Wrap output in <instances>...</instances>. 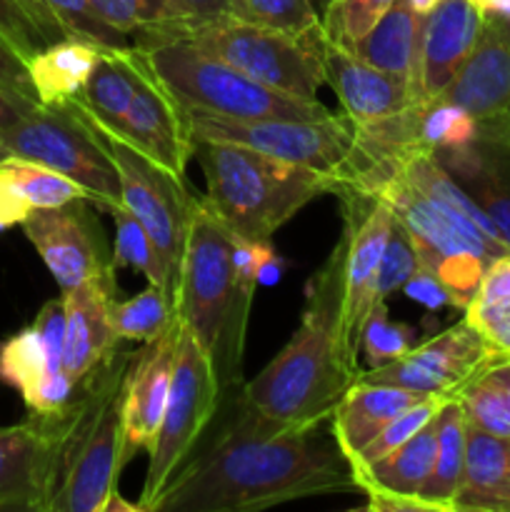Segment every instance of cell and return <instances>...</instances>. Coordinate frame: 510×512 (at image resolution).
Wrapping results in <instances>:
<instances>
[{
  "label": "cell",
  "mask_w": 510,
  "mask_h": 512,
  "mask_svg": "<svg viewBox=\"0 0 510 512\" xmlns=\"http://www.w3.org/2000/svg\"><path fill=\"white\" fill-rule=\"evenodd\" d=\"M33 205L5 180H0V233L13 225H23V220L33 213Z\"/></svg>",
  "instance_id": "ee69618b"
},
{
  "label": "cell",
  "mask_w": 510,
  "mask_h": 512,
  "mask_svg": "<svg viewBox=\"0 0 510 512\" xmlns=\"http://www.w3.org/2000/svg\"><path fill=\"white\" fill-rule=\"evenodd\" d=\"M490 373H493V378L498 380L500 385H503L505 395H508V403H510V358L508 360H500V363H495L493 368H490Z\"/></svg>",
  "instance_id": "f907efd6"
},
{
  "label": "cell",
  "mask_w": 510,
  "mask_h": 512,
  "mask_svg": "<svg viewBox=\"0 0 510 512\" xmlns=\"http://www.w3.org/2000/svg\"><path fill=\"white\" fill-rule=\"evenodd\" d=\"M505 310H510V253L500 255L488 265L473 300L463 310V318L480 330L485 323L503 315Z\"/></svg>",
  "instance_id": "f35d334b"
},
{
  "label": "cell",
  "mask_w": 510,
  "mask_h": 512,
  "mask_svg": "<svg viewBox=\"0 0 510 512\" xmlns=\"http://www.w3.org/2000/svg\"><path fill=\"white\" fill-rule=\"evenodd\" d=\"M425 395L413 390L398 388V385L385 383H365L355 380L353 388L345 393L330 418L335 443L340 445L348 463L353 465L365 448L415 403H420Z\"/></svg>",
  "instance_id": "7402d4cb"
},
{
  "label": "cell",
  "mask_w": 510,
  "mask_h": 512,
  "mask_svg": "<svg viewBox=\"0 0 510 512\" xmlns=\"http://www.w3.org/2000/svg\"><path fill=\"white\" fill-rule=\"evenodd\" d=\"M185 40L218 55L258 83L295 98L318 100V90L325 85V35L320 25L305 35H290L225 15L198 23Z\"/></svg>",
  "instance_id": "52a82bcc"
},
{
  "label": "cell",
  "mask_w": 510,
  "mask_h": 512,
  "mask_svg": "<svg viewBox=\"0 0 510 512\" xmlns=\"http://www.w3.org/2000/svg\"><path fill=\"white\" fill-rule=\"evenodd\" d=\"M220 408V383L203 345L180 323L178 348H175L173 383L158 438L150 448L148 473H145L140 512H153L160 495L168 488L180 465L188 460L205 428Z\"/></svg>",
  "instance_id": "9c48e42d"
},
{
  "label": "cell",
  "mask_w": 510,
  "mask_h": 512,
  "mask_svg": "<svg viewBox=\"0 0 510 512\" xmlns=\"http://www.w3.org/2000/svg\"><path fill=\"white\" fill-rule=\"evenodd\" d=\"M55 415H35L0 428V510L48 512Z\"/></svg>",
  "instance_id": "e0dca14e"
},
{
  "label": "cell",
  "mask_w": 510,
  "mask_h": 512,
  "mask_svg": "<svg viewBox=\"0 0 510 512\" xmlns=\"http://www.w3.org/2000/svg\"><path fill=\"white\" fill-rule=\"evenodd\" d=\"M50 10L55 13L58 23L63 25L65 38H78L90 45L105 50H128L135 48V40L120 30L110 28L108 23L95 15L88 0H48Z\"/></svg>",
  "instance_id": "8d00e7d4"
},
{
  "label": "cell",
  "mask_w": 510,
  "mask_h": 512,
  "mask_svg": "<svg viewBox=\"0 0 510 512\" xmlns=\"http://www.w3.org/2000/svg\"><path fill=\"white\" fill-rule=\"evenodd\" d=\"M453 512H510V440L465 420V470Z\"/></svg>",
  "instance_id": "603a6c76"
},
{
  "label": "cell",
  "mask_w": 510,
  "mask_h": 512,
  "mask_svg": "<svg viewBox=\"0 0 510 512\" xmlns=\"http://www.w3.org/2000/svg\"><path fill=\"white\" fill-rule=\"evenodd\" d=\"M323 65L325 83L335 90L343 113L355 125L380 123L425 100L410 80L385 73L330 40L323 45Z\"/></svg>",
  "instance_id": "d6986e66"
},
{
  "label": "cell",
  "mask_w": 510,
  "mask_h": 512,
  "mask_svg": "<svg viewBox=\"0 0 510 512\" xmlns=\"http://www.w3.org/2000/svg\"><path fill=\"white\" fill-rule=\"evenodd\" d=\"M38 105L40 103H35V100L0 88V133H5V130H10L13 125H18L20 120H23L25 115L33 113Z\"/></svg>",
  "instance_id": "bcb514c9"
},
{
  "label": "cell",
  "mask_w": 510,
  "mask_h": 512,
  "mask_svg": "<svg viewBox=\"0 0 510 512\" xmlns=\"http://www.w3.org/2000/svg\"><path fill=\"white\" fill-rule=\"evenodd\" d=\"M0 380L23 395V403L35 415H55L73 400L78 385L55 370L38 328L18 330L0 343Z\"/></svg>",
  "instance_id": "44dd1931"
},
{
  "label": "cell",
  "mask_w": 510,
  "mask_h": 512,
  "mask_svg": "<svg viewBox=\"0 0 510 512\" xmlns=\"http://www.w3.org/2000/svg\"><path fill=\"white\" fill-rule=\"evenodd\" d=\"M103 23L130 35L135 45L185 38L203 20L183 0H88Z\"/></svg>",
  "instance_id": "484cf974"
},
{
  "label": "cell",
  "mask_w": 510,
  "mask_h": 512,
  "mask_svg": "<svg viewBox=\"0 0 510 512\" xmlns=\"http://www.w3.org/2000/svg\"><path fill=\"white\" fill-rule=\"evenodd\" d=\"M418 138L430 153L465 148L478 140V120L450 100H428L420 113Z\"/></svg>",
  "instance_id": "d6a6232c"
},
{
  "label": "cell",
  "mask_w": 510,
  "mask_h": 512,
  "mask_svg": "<svg viewBox=\"0 0 510 512\" xmlns=\"http://www.w3.org/2000/svg\"><path fill=\"white\" fill-rule=\"evenodd\" d=\"M0 88L10 90V93H18L23 98H30L38 103L35 98L33 80H30L28 70V58L0 33Z\"/></svg>",
  "instance_id": "b9f144b4"
},
{
  "label": "cell",
  "mask_w": 510,
  "mask_h": 512,
  "mask_svg": "<svg viewBox=\"0 0 510 512\" xmlns=\"http://www.w3.org/2000/svg\"><path fill=\"white\" fill-rule=\"evenodd\" d=\"M145 68L148 63L138 48L100 50L83 90L68 103H73L90 123L108 130L115 128L128 113L143 83Z\"/></svg>",
  "instance_id": "cb8c5ba5"
},
{
  "label": "cell",
  "mask_w": 510,
  "mask_h": 512,
  "mask_svg": "<svg viewBox=\"0 0 510 512\" xmlns=\"http://www.w3.org/2000/svg\"><path fill=\"white\" fill-rule=\"evenodd\" d=\"M355 490L333 433L270 430L230 390L153 512H250Z\"/></svg>",
  "instance_id": "6da1fadb"
},
{
  "label": "cell",
  "mask_w": 510,
  "mask_h": 512,
  "mask_svg": "<svg viewBox=\"0 0 510 512\" xmlns=\"http://www.w3.org/2000/svg\"><path fill=\"white\" fill-rule=\"evenodd\" d=\"M65 353L63 370L75 385L100 368L120 345L113 323L115 273L63 290Z\"/></svg>",
  "instance_id": "ac0fdd59"
},
{
  "label": "cell",
  "mask_w": 510,
  "mask_h": 512,
  "mask_svg": "<svg viewBox=\"0 0 510 512\" xmlns=\"http://www.w3.org/2000/svg\"><path fill=\"white\" fill-rule=\"evenodd\" d=\"M110 218L115 220V248L113 263L118 268H135L148 278V283L160 285V288L175 290V275L168 268L160 250L155 248L150 235L145 233L143 225L125 210V205L110 210Z\"/></svg>",
  "instance_id": "4dcf8cb0"
},
{
  "label": "cell",
  "mask_w": 510,
  "mask_h": 512,
  "mask_svg": "<svg viewBox=\"0 0 510 512\" xmlns=\"http://www.w3.org/2000/svg\"><path fill=\"white\" fill-rule=\"evenodd\" d=\"M445 400L448 398H423L420 403H415L413 408H408L405 413H400L398 418H395L393 423H390L388 428H385L383 433H380L378 438H375L373 443L363 450V453H360V458L350 465V468H353V473L355 470L365 468V465L378 463L380 458H385V455H390L393 450H398L403 443H408L415 433H420V430H423L425 425H428L430 420L438 415V410L443 408Z\"/></svg>",
  "instance_id": "74e56055"
},
{
  "label": "cell",
  "mask_w": 510,
  "mask_h": 512,
  "mask_svg": "<svg viewBox=\"0 0 510 512\" xmlns=\"http://www.w3.org/2000/svg\"><path fill=\"white\" fill-rule=\"evenodd\" d=\"M110 133L120 135L125 143H130L140 153L148 155L150 160L170 170L175 178L185 180V170L193 158L195 143L190 115L178 103V98L170 93L168 85L153 73L150 65L145 68L143 83H140L128 113L115 128H110Z\"/></svg>",
  "instance_id": "2e32d148"
},
{
  "label": "cell",
  "mask_w": 510,
  "mask_h": 512,
  "mask_svg": "<svg viewBox=\"0 0 510 512\" xmlns=\"http://www.w3.org/2000/svg\"><path fill=\"white\" fill-rule=\"evenodd\" d=\"M455 398L463 405L465 420L483 433L510 440V403L503 385L493 378L490 370L470 380Z\"/></svg>",
  "instance_id": "836d02e7"
},
{
  "label": "cell",
  "mask_w": 510,
  "mask_h": 512,
  "mask_svg": "<svg viewBox=\"0 0 510 512\" xmlns=\"http://www.w3.org/2000/svg\"><path fill=\"white\" fill-rule=\"evenodd\" d=\"M90 205L88 198H75L58 208L33 210L23 220L25 238L38 250L60 290L115 273L113 248Z\"/></svg>",
  "instance_id": "4fadbf2b"
},
{
  "label": "cell",
  "mask_w": 510,
  "mask_h": 512,
  "mask_svg": "<svg viewBox=\"0 0 510 512\" xmlns=\"http://www.w3.org/2000/svg\"><path fill=\"white\" fill-rule=\"evenodd\" d=\"M473 3L485 18L510 20V0H473Z\"/></svg>",
  "instance_id": "681fc988"
},
{
  "label": "cell",
  "mask_w": 510,
  "mask_h": 512,
  "mask_svg": "<svg viewBox=\"0 0 510 512\" xmlns=\"http://www.w3.org/2000/svg\"><path fill=\"white\" fill-rule=\"evenodd\" d=\"M328 3H330V0H315V8H318L320 13H323V10H325V5H328Z\"/></svg>",
  "instance_id": "f5cc1de1"
},
{
  "label": "cell",
  "mask_w": 510,
  "mask_h": 512,
  "mask_svg": "<svg viewBox=\"0 0 510 512\" xmlns=\"http://www.w3.org/2000/svg\"><path fill=\"white\" fill-rule=\"evenodd\" d=\"M418 270H420L418 250H415L413 240L408 238V233L395 223L388 245H385L383 258H380L378 283H375L378 300H388L390 295L403 290V285L408 283Z\"/></svg>",
  "instance_id": "ab89813d"
},
{
  "label": "cell",
  "mask_w": 510,
  "mask_h": 512,
  "mask_svg": "<svg viewBox=\"0 0 510 512\" xmlns=\"http://www.w3.org/2000/svg\"><path fill=\"white\" fill-rule=\"evenodd\" d=\"M100 50L105 48L78 38H63L30 55L28 70L38 103L53 108L73 100L83 90Z\"/></svg>",
  "instance_id": "4316f807"
},
{
  "label": "cell",
  "mask_w": 510,
  "mask_h": 512,
  "mask_svg": "<svg viewBox=\"0 0 510 512\" xmlns=\"http://www.w3.org/2000/svg\"><path fill=\"white\" fill-rule=\"evenodd\" d=\"M495 363H500V358L488 340L463 318L443 333L415 345L400 360L360 370L358 380L398 385L425 398H455L470 380L493 368Z\"/></svg>",
  "instance_id": "7c38bea8"
},
{
  "label": "cell",
  "mask_w": 510,
  "mask_h": 512,
  "mask_svg": "<svg viewBox=\"0 0 510 512\" xmlns=\"http://www.w3.org/2000/svg\"><path fill=\"white\" fill-rule=\"evenodd\" d=\"M93 130L103 140L105 150H108L110 160H113L115 170H118L120 203L143 225L145 233L150 235L153 245L160 250V255H163L168 268L173 270L175 280H178L185 235H188L190 210H193L195 203V198L185 188V180L175 178L163 165H158L148 155L140 153L138 148L125 143L120 135L98 128V125H93Z\"/></svg>",
  "instance_id": "8fae6325"
},
{
  "label": "cell",
  "mask_w": 510,
  "mask_h": 512,
  "mask_svg": "<svg viewBox=\"0 0 510 512\" xmlns=\"http://www.w3.org/2000/svg\"><path fill=\"white\" fill-rule=\"evenodd\" d=\"M345 233L308 280L300 323L288 345L238 388L245 408L270 430H315L330 423L355 385L360 360L343 340Z\"/></svg>",
  "instance_id": "7a4b0ae2"
},
{
  "label": "cell",
  "mask_w": 510,
  "mask_h": 512,
  "mask_svg": "<svg viewBox=\"0 0 510 512\" xmlns=\"http://www.w3.org/2000/svg\"><path fill=\"white\" fill-rule=\"evenodd\" d=\"M403 293L408 295V298L423 303L425 308H443V305H453L455 308V300L453 295H450V290L445 288L430 270H425L423 265H420L418 273L403 285Z\"/></svg>",
  "instance_id": "7bdbcfd3"
},
{
  "label": "cell",
  "mask_w": 510,
  "mask_h": 512,
  "mask_svg": "<svg viewBox=\"0 0 510 512\" xmlns=\"http://www.w3.org/2000/svg\"><path fill=\"white\" fill-rule=\"evenodd\" d=\"M0 33H3L25 58H30V55L38 53L40 48L50 45L18 0H0Z\"/></svg>",
  "instance_id": "60d3db41"
},
{
  "label": "cell",
  "mask_w": 510,
  "mask_h": 512,
  "mask_svg": "<svg viewBox=\"0 0 510 512\" xmlns=\"http://www.w3.org/2000/svg\"><path fill=\"white\" fill-rule=\"evenodd\" d=\"M465 470V413L458 398H448L438 413V453L418 498L430 512H453Z\"/></svg>",
  "instance_id": "83f0119b"
},
{
  "label": "cell",
  "mask_w": 510,
  "mask_h": 512,
  "mask_svg": "<svg viewBox=\"0 0 510 512\" xmlns=\"http://www.w3.org/2000/svg\"><path fill=\"white\" fill-rule=\"evenodd\" d=\"M5 155L35 160L75 180L90 203L110 213L120 203V178L93 125L70 103L38 105L18 125L0 133Z\"/></svg>",
  "instance_id": "ba28073f"
},
{
  "label": "cell",
  "mask_w": 510,
  "mask_h": 512,
  "mask_svg": "<svg viewBox=\"0 0 510 512\" xmlns=\"http://www.w3.org/2000/svg\"><path fill=\"white\" fill-rule=\"evenodd\" d=\"M193 138L235 143L288 163L305 165L338 178L355 148V123L348 115L298 120V118H223L193 113Z\"/></svg>",
  "instance_id": "30bf717a"
},
{
  "label": "cell",
  "mask_w": 510,
  "mask_h": 512,
  "mask_svg": "<svg viewBox=\"0 0 510 512\" xmlns=\"http://www.w3.org/2000/svg\"><path fill=\"white\" fill-rule=\"evenodd\" d=\"M178 320L173 293L160 285L148 283L143 293L113 303V323L120 340L148 343Z\"/></svg>",
  "instance_id": "f546056e"
},
{
  "label": "cell",
  "mask_w": 510,
  "mask_h": 512,
  "mask_svg": "<svg viewBox=\"0 0 510 512\" xmlns=\"http://www.w3.org/2000/svg\"><path fill=\"white\" fill-rule=\"evenodd\" d=\"M200 20H218L228 15V0H183Z\"/></svg>",
  "instance_id": "c3c4849f"
},
{
  "label": "cell",
  "mask_w": 510,
  "mask_h": 512,
  "mask_svg": "<svg viewBox=\"0 0 510 512\" xmlns=\"http://www.w3.org/2000/svg\"><path fill=\"white\" fill-rule=\"evenodd\" d=\"M185 110L223 118H328L320 100L295 98L258 83L185 38L135 45Z\"/></svg>",
  "instance_id": "8992f818"
},
{
  "label": "cell",
  "mask_w": 510,
  "mask_h": 512,
  "mask_svg": "<svg viewBox=\"0 0 510 512\" xmlns=\"http://www.w3.org/2000/svg\"><path fill=\"white\" fill-rule=\"evenodd\" d=\"M423 20L425 15H420L408 0H395L370 33L345 50L385 73L410 80L418 88Z\"/></svg>",
  "instance_id": "d4e9b609"
},
{
  "label": "cell",
  "mask_w": 510,
  "mask_h": 512,
  "mask_svg": "<svg viewBox=\"0 0 510 512\" xmlns=\"http://www.w3.org/2000/svg\"><path fill=\"white\" fill-rule=\"evenodd\" d=\"M20 5L25 8V13L33 18V23L38 25V30L43 33V38L48 43H55V40H63L65 38V30L63 25L58 23L55 13L50 10L48 0H18Z\"/></svg>",
  "instance_id": "f6af8a7d"
},
{
  "label": "cell",
  "mask_w": 510,
  "mask_h": 512,
  "mask_svg": "<svg viewBox=\"0 0 510 512\" xmlns=\"http://www.w3.org/2000/svg\"><path fill=\"white\" fill-rule=\"evenodd\" d=\"M133 350L120 340L115 353L78 383L73 400L55 413L53 473L48 512H105L123 473L125 370Z\"/></svg>",
  "instance_id": "277c9868"
},
{
  "label": "cell",
  "mask_w": 510,
  "mask_h": 512,
  "mask_svg": "<svg viewBox=\"0 0 510 512\" xmlns=\"http://www.w3.org/2000/svg\"><path fill=\"white\" fill-rule=\"evenodd\" d=\"M415 345H418L415 330L410 325L398 323V320H390L388 305H385V300H380L365 320L363 333H360V353H363L365 365L368 368L388 365L408 355Z\"/></svg>",
  "instance_id": "d590c367"
},
{
  "label": "cell",
  "mask_w": 510,
  "mask_h": 512,
  "mask_svg": "<svg viewBox=\"0 0 510 512\" xmlns=\"http://www.w3.org/2000/svg\"><path fill=\"white\" fill-rule=\"evenodd\" d=\"M343 203V233L348 238L345 250V295H343V340L353 358L360 360V333L380 303L375 293L380 258L385 253L395 218L388 205L355 190L335 193Z\"/></svg>",
  "instance_id": "5bb4252c"
},
{
  "label": "cell",
  "mask_w": 510,
  "mask_h": 512,
  "mask_svg": "<svg viewBox=\"0 0 510 512\" xmlns=\"http://www.w3.org/2000/svg\"><path fill=\"white\" fill-rule=\"evenodd\" d=\"M410 5H413L415 10H418L420 15H428L430 10L435 8V5H438V0H408Z\"/></svg>",
  "instance_id": "816d5d0a"
},
{
  "label": "cell",
  "mask_w": 510,
  "mask_h": 512,
  "mask_svg": "<svg viewBox=\"0 0 510 512\" xmlns=\"http://www.w3.org/2000/svg\"><path fill=\"white\" fill-rule=\"evenodd\" d=\"M235 235L195 198L173 300L180 323L198 338L213 363L220 395L238 390L248 318L260 278L233 268Z\"/></svg>",
  "instance_id": "3957f363"
},
{
  "label": "cell",
  "mask_w": 510,
  "mask_h": 512,
  "mask_svg": "<svg viewBox=\"0 0 510 512\" xmlns=\"http://www.w3.org/2000/svg\"><path fill=\"white\" fill-rule=\"evenodd\" d=\"M180 318L158 338L140 343L130 353L125 370L123 395V463L138 453H150L163 423L173 383L175 348H178Z\"/></svg>",
  "instance_id": "9a60e30c"
},
{
  "label": "cell",
  "mask_w": 510,
  "mask_h": 512,
  "mask_svg": "<svg viewBox=\"0 0 510 512\" xmlns=\"http://www.w3.org/2000/svg\"><path fill=\"white\" fill-rule=\"evenodd\" d=\"M480 333H483V338L488 340V345L495 350L500 360L510 358V310H505L503 315L485 323Z\"/></svg>",
  "instance_id": "7dc6e473"
},
{
  "label": "cell",
  "mask_w": 510,
  "mask_h": 512,
  "mask_svg": "<svg viewBox=\"0 0 510 512\" xmlns=\"http://www.w3.org/2000/svg\"><path fill=\"white\" fill-rule=\"evenodd\" d=\"M483 25L485 15L473 0H438L425 15L418 65V88L425 100L440 98L453 83L473 53Z\"/></svg>",
  "instance_id": "ffe728a7"
},
{
  "label": "cell",
  "mask_w": 510,
  "mask_h": 512,
  "mask_svg": "<svg viewBox=\"0 0 510 512\" xmlns=\"http://www.w3.org/2000/svg\"><path fill=\"white\" fill-rule=\"evenodd\" d=\"M205 205L240 240L270 243L308 203L335 190V175L288 163L235 143L195 138Z\"/></svg>",
  "instance_id": "5b68a950"
},
{
  "label": "cell",
  "mask_w": 510,
  "mask_h": 512,
  "mask_svg": "<svg viewBox=\"0 0 510 512\" xmlns=\"http://www.w3.org/2000/svg\"><path fill=\"white\" fill-rule=\"evenodd\" d=\"M0 158H5V150H3V145H0Z\"/></svg>",
  "instance_id": "db71d44e"
},
{
  "label": "cell",
  "mask_w": 510,
  "mask_h": 512,
  "mask_svg": "<svg viewBox=\"0 0 510 512\" xmlns=\"http://www.w3.org/2000/svg\"><path fill=\"white\" fill-rule=\"evenodd\" d=\"M0 180L13 185L35 210L58 208V205L70 203L75 198H88V193L75 180L65 178L63 173L48 168V165L18 158V155L0 158Z\"/></svg>",
  "instance_id": "f1b7e54d"
},
{
  "label": "cell",
  "mask_w": 510,
  "mask_h": 512,
  "mask_svg": "<svg viewBox=\"0 0 510 512\" xmlns=\"http://www.w3.org/2000/svg\"><path fill=\"white\" fill-rule=\"evenodd\" d=\"M395 0H330L320 13L325 40L350 48L370 33Z\"/></svg>",
  "instance_id": "e575fe53"
},
{
  "label": "cell",
  "mask_w": 510,
  "mask_h": 512,
  "mask_svg": "<svg viewBox=\"0 0 510 512\" xmlns=\"http://www.w3.org/2000/svg\"><path fill=\"white\" fill-rule=\"evenodd\" d=\"M228 18L305 35L320 25V10L315 8V0H228Z\"/></svg>",
  "instance_id": "1f68e13d"
}]
</instances>
